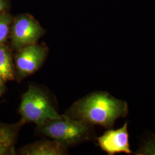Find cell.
Returning a JSON list of instances; mask_svg holds the SVG:
<instances>
[{
  "instance_id": "1",
  "label": "cell",
  "mask_w": 155,
  "mask_h": 155,
  "mask_svg": "<svg viewBox=\"0 0 155 155\" xmlns=\"http://www.w3.org/2000/svg\"><path fill=\"white\" fill-rule=\"evenodd\" d=\"M68 113L73 118L110 129L117 119L127 116L128 105L107 92L97 91L78 100Z\"/></svg>"
},
{
  "instance_id": "2",
  "label": "cell",
  "mask_w": 155,
  "mask_h": 155,
  "mask_svg": "<svg viewBox=\"0 0 155 155\" xmlns=\"http://www.w3.org/2000/svg\"><path fill=\"white\" fill-rule=\"evenodd\" d=\"M38 127L40 133L66 147L91 140L94 137L92 125L67 114Z\"/></svg>"
},
{
  "instance_id": "3",
  "label": "cell",
  "mask_w": 155,
  "mask_h": 155,
  "mask_svg": "<svg viewBox=\"0 0 155 155\" xmlns=\"http://www.w3.org/2000/svg\"><path fill=\"white\" fill-rule=\"evenodd\" d=\"M19 111L22 120L32 122L38 126L61 116L48 95L33 85H30L22 95Z\"/></svg>"
},
{
  "instance_id": "4",
  "label": "cell",
  "mask_w": 155,
  "mask_h": 155,
  "mask_svg": "<svg viewBox=\"0 0 155 155\" xmlns=\"http://www.w3.org/2000/svg\"><path fill=\"white\" fill-rule=\"evenodd\" d=\"M43 34L44 29L33 17L21 15L13 22L12 44L15 49L20 50L26 45L36 44Z\"/></svg>"
},
{
  "instance_id": "5",
  "label": "cell",
  "mask_w": 155,
  "mask_h": 155,
  "mask_svg": "<svg viewBox=\"0 0 155 155\" xmlns=\"http://www.w3.org/2000/svg\"><path fill=\"white\" fill-rule=\"evenodd\" d=\"M19 50L15 62L20 78L27 77L38 71L43 64L47 54L45 47L36 43L26 45Z\"/></svg>"
},
{
  "instance_id": "6",
  "label": "cell",
  "mask_w": 155,
  "mask_h": 155,
  "mask_svg": "<svg viewBox=\"0 0 155 155\" xmlns=\"http://www.w3.org/2000/svg\"><path fill=\"white\" fill-rule=\"evenodd\" d=\"M97 141L101 150L108 155L133 153L130 148L127 122L119 129L106 131L97 138Z\"/></svg>"
},
{
  "instance_id": "7",
  "label": "cell",
  "mask_w": 155,
  "mask_h": 155,
  "mask_svg": "<svg viewBox=\"0 0 155 155\" xmlns=\"http://www.w3.org/2000/svg\"><path fill=\"white\" fill-rule=\"evenodd\" d=\"M20 153L23 155H64L67 147L54 140H42L25 145Z\"/></svg>"
},
{
  "instance_id": "8",
  "label": "cell",
  "mask_w": 155,
  "mask_h": 155,
  "mask_svg": "<svg viewBox=\"0 0 155 155\" xmlns=\"http://www.w3.org/2000/svg\"><path fill=\"white\" fill-rule=\"evenodd\" d=\"M25 122L21 121L15 126L0 125V155L15 154V145L19 129Z\"/></svg>"
},
{
  "instance_id": "9",
  "label": "cell",
  "mask_w": 155,
  "mask_h": 155,
  "mask_svg": "<svg viewBox=\"0 0 155 155\" xmlns=\"http://www.w3.org/2000/svg\"><path fill=\"white\" fill-rule=\"evenodd\" d=\"M0 78L4 82L14 79L11 53L3 44H0Z\"/></svg>"
},
{
  "instance_id": "10",
  "label": "cell",
  "mask_w": 155,
  "mask_h": 155,
  "mask_svg": "<svg viewBox=\"0 0 155 155\" xmlns=\"http://www.w3.org/2000/svg\"><path fill=\"white\" fill-rule=\"evenodd\" d=\"M12 17L8 14H0V44H3L9 32Z\"/></svg>"
},
{
  "instance_id": "11",
  "label": "cell",
  "mask_w": 155,
  "mask_h": 155,
  "mask_svg": "<svg viewBox=\"0 0 155 155\" xmlns=\"http://www.w3.org/2000/svg\"><path fill=\"white\" fill-rule=\"evenodd\" d=\"M137 155H155V137L150 140L142 146L138 150Z\"/></svg>"
},
{
  "instance_id": "12",
  "label": "cell",
  "mask_w": 155,
  "mask_h": 155,
  "mask_svg": "<svg viewBox=\"0 0 155 155\" xmlns=\"http://www.w3.org/2000/svg\"><path fill=\"white\" fill-rule=\"evenodd\" d=\"M8 6V3L6 0H0V13L4 11Z\"/></svg>"
},
{
  "instance_id": "13",
  "label": "cell",
  "mask_w": 155,
  "mask_h": 155,
  "mask_svg": "<svg viewBox=\"0 0 155 155\" xmlns=\"http://www.w3.org/2000/svg\"><path fill=\"white\" fill-rule=\"evenodd\" d=\"M4 81H2L1 78H0V95L2 93L3 91H4Z\"/></svg>"
}]
</instances>
